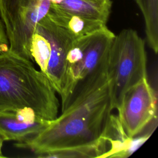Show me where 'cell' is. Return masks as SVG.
Wrapping results in <instances>:
<instances>
[{
    "label": "cell",
    "mask_w": 158,
    "mask_h": 158,
    "mask_svg": "<svg viewBox=\"0 0 158 158\" xmlns=\"http://www.w3.org/2000/svg\"><path fill=\"white\" fill-rule=\"evenodd\" d=\"M3 142H4V141L0 138V157L1 158L4 157V156L3 155V154L2 152V146L3 144Z\"/></svg>",
    "instance_id": "cell-14"
},
{
    "label": "cell",
    "mask_w": 158,
    "mask_h": 158,
    "mask_svg": "<svg viewBox=\"0 0 158 158\" xmlns=\"http://www.w3.org/2000/svg\"><path fill=\"white\" fill-rule=\"evenodd\" d=\"M118 110V118L126 133L138 136L157 118V97L148 78L130 88L124 94Z\"/></svg>",
    "instance_id": "cell-7"
},
{
    "label": "cell",
    "mask_w": 158,
    "mask_h": 158,
    "mask_svg": "<svg viewBox=\"0 0 158 158\" xmlns=\"http://www.w3.org/2000/svg\"><path fill=\"white\" fill-rule=\"evenodd\" d=\"M108 1H112V0H108Z\"/></svg>",
    "instance_id": "cell-15"
},
{
    "label": "cell",
    "mask_w": 158,
    "mask_h": 158,
    "mask_svg": "<svg viewBox=\"0 0 158 158\" xmlns=\"http://www.w3.org/2000/svg\"><path fill=\"white\" fill-rule=\"evenodd\" d=\"M73 41L65 30L48 15L36 25L31 37V61L38 65L59 95L62 88L67 54Z\"/></svg>",
    "instance_id": "cell-5"
},
{
    "label": "cell",
    "mask_w": 158,
    "mask_h": 158,
    "mask_svg": "<svg viewBox=\"0 0 158 158\" xmlns=\"http://www.w3.org/2000/svg\"><path fill=\"white\" fill-rule=\"evenodd\" d=\"M56 93L32 61L9 51L0 54V112L30 107L52 120L59 111Z\"/></svg>",
    "instance_id": "cell-2"
},
{
    "label": "cell",
    "mask_w": 158,
    "mask_h": 158,
    "mask_svg": "<svg viewBox=\"0 0 158 158\" xmlns=\"http://www.w3.org/2000/svg\"><path fill=\"white\" fill-rule=\"evenodd\" d=\"M9 51V42L7 38L4 25L0 20V54Z\"/></svg>",
    "instance_id": "cell-13"
},
{
    "label": "cell",
    "mask_w": 158,
    "mask_h": 158,
    "mask_svg": "<svg viewBox=\"0 0 158 158\" xmlns=\"http://www.w3.org/2000/svg\"><path fill=\"white\" fill-rule=\"evenodd\" d=\"M114 36L106 27L72 42L60 94L61 112L107 78V56Z\"/></svg>",
    "instance_id": "cell-3"
},
{
    "label": "cell",
    "mask_w": 158,
    "mask_h": 158,
    "mask_svg": "<svg viewBox=\"0 0 158 158\" xmlns=\"http://www.w3.org/2000/svg\"><path fill=\"white\" fill-rule=\"evenodd\" d=\"M144 41L133 29L115 35L107 60L106 77L112 109H118L125 93L147 76Z\"/></svg>",
    "instance_id": "cell-4"
},
{
    "label": "cell",
    "mask_w": 158,
    "mask_h": 158,
    "mask_svg": "<svg viewBox=\"0 0 158 158\" xmlns=\"http://www.w3.org/2000/svg\"><path fill=\"white\" fill-rule=\"evenodd\" d=\"M47 15L75 40L106 27V23L70 14L51 6Z\"/></svg>",
    "instance_id": "cell-10"
},
{
    "label": "cell",
    "mask_w": 158,
    "mask_h": 158,
    "mask_svg": "<svg viewBox=\"0 0 158 158\" xmlns=\"http://www.w3.org/2000/svg\"><path fill=\"white\" fill-rule=\"evenodd\" d=\"M33 109L24 107L0 112V138L24 141L42 131L50 123Z\"/></svg>",
    "instance_id": "cell-8"
},
{
    "label": "cell",
    "mask_w": 158,
    "mask_h": 158,
    "mask_svg": "<svg viewBox=\"0 0 158 158\" xmlns=\"http://www.w3.org/2000/svg\"><path fill=\"white\" fill-rule=\"evenodd\" d=\"M144 17L149 46L155 54L158 51V0H135Z\"/></svg>",
    "instance_id": "cell-12"
},
{
    "label": "cell",
    "mask_w": 158,
    "mask_h": 158,
    "mask_svg": "<svg viewBox=\"0 0 158 158\" xmlns=\"http://www.w3.org/2000/svg\"><path fill=\"white\" fill-rule=\"evenodd\" d=\"M151 133L131 138L125 132L117 115L111 114L96 143L97 157H127L150 136Z\"/></svg>",
    "instance_id": "cell-9"
},
{
    "label": "cell",
    "mask_w": 158,
    "mask_h": 158,
    "mask_svg": "<svg viewBox=\"0 0 158 158\" xmlns=\"http://www.w3.org/2000/svg\"><path fill=\"white\" fill-rule=\"evenodd\" d=\"M51 0H0V16L9 51L31 61L30 44L35 28L48 14Z\"/></svg>",
    "instance_id": "cell-6"
},
{
    "label": "cell",
    "mask_w": 158,
    "mask_h": 158,
    "mask_svg": "<svg viewBox=\"0 0 158 158\" xmlns=\"http://www.w3.org/2000/svg\"><path fill=\"white\" fill-rule=\"evenodd\" d=\"M107 78L83 94L36 135L15 144L38 157L96 144L112 110Z\"/></svg>",
    "instance_id": "cell-1"
},
{
    "label": "cell",
    "mask_w": 158,
    "mask_h": 158,
    "mask_svg": "<svg viewBox=\"0 0 158 158\" xmlns=\"http://www.w3.org/2000/svg\"><path fill=\"white\" fill-rule=\"evenodd\" d=\"M51 6L67 12L101 20L107 23L112 1L108 0H51Z\"/></svg>",
    "instance_id": "cell-11"
}]
</instances>
